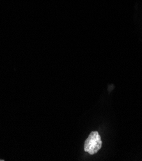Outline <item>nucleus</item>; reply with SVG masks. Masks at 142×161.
I'll return each mask as SVG.
<instances>
[{"label": "nucleus", "mask_w": 142, "mask_h": 161, "mask_svg": "<svg viewBox=\"0 0 142 161\" xmlns=\"http://www.w3.org/2000/svg\"><path fill=\"white\" fill-rule=\"evenodd\" d=\"M102 147V140L100 135L97 131L92 132L85 142V151L90 155L98 152Z\"/></svg>", "instance_id": "f257e3e1"}]
</instances>
